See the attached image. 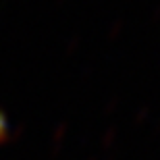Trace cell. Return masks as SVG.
<instances>
[{"label": "cell", "instance_id": "7a4b0ae2", "mask_svg": "<svg viewBox=\"0 0 160 160\" xmlns=\"http://www.w3.org/2000/svg\"><path fill=\"white\" fill-rule=\"evenodd\" d=\"M79 44H81V36H73L71 40H67V48H65V54H67V56H73V54L77 52Z\"/></svg>", "mask_w": 160, "mask_h": 160}, {"label": "cell", "instance_id": "3957f363", "mask_svg": "<svg viewBox=\"0 0 160 160\" xmlns=\"http://www.w3.org/2000/svg\"><path fill=\"white\" fill-rule=\"evenodd\" d=\"M150 19H152V23H158V21H160V4L152 11V17H150Z\"/></svg>", "mask_w": 160, "mask_h": 160}, {"label": "cell", "instance_id": "277c9868", "mask_svg": "<svg viewBox=\"0 0 160 160\" xmlns=\"http://www.w3.org/2000/svg\"><path fill=\"white\" fill-rule=\"evenodd\" d=\"M62 2H65V0H54V4H56V6H60Z\"/></svg>", "mask_w": 160, "mask_h": 160}, {"label": "cell", "instance_id": "6da1fadb", "mask_svg": "<svg viewBox=\"0 0 160 160\" xmlns=\"http://www.w3.org/2000/svg\"><path fill=\"white\" fill-rule=\"evenodd\" d=\"M123 27H125V19L123 17H117L110 23V27H108V33H106V38H108V42H114L117 38L123 33Z\"/></svg>", "mask_w": 160, "mask_h": 160}]
</instances>
